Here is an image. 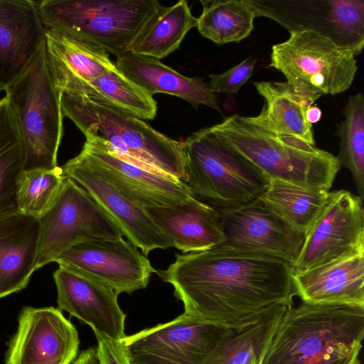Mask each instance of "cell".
<instances>
[{
  "instance_id": "obj_8",
  "label": "cell",
  "mask_w": 364,
  "mask_h": 364,
  "mask_svg": "<svg viewBox=\"0 0 364 364\" xmlns=\"http://www.w3.org/2000/svg\"><path fill=\"white\" fill-rule=\"evenodd\" d=\"M269 68L281 72L296 92L311 95L346 91L355 77V55L314 31L290 32L272 47Z\"/></svg>"
},
{
  "instance_id": "obj_7",
  "label": "cell",
  "mask_w": 364,
  "mask_h": 364,
  "mask_svg": "<svg viewBox=\"0 0 364 364\" xmlns=\"http://www.w3.org/2000/svg\"><path fill=\"white\" fill-rule=\"evenodd\" d=\"M24 144L25 171L58 166L63 135L61 95L43 46L30 68L6 90Z\"/></svg>"
},
{
  "instance_id": "obj_36",
  "label": "cell",
  "mask_w": 364,
  "mask_h": 364,
  "mask_svg": "<svg viewBox=\"0 0 364 364\" xmlns=\"http://www.w3.org/2000/svg\"><path fill=\"white\" fill-rule=\"evenodd\" d=\"M72 364H99L96 348L90 347L82 350Z\"/></svg>"
},
{
  "instance_id": "obj_22",
  "label": "cell",
  "mask_w": 364,
  "mask_h": 364,
  "mask_svg": "<svg viewBox=\"0 0 364 364\" xmlns=\"http://www.w3.org/2000/svg\"><path fill=\"white\" fill-rule=\"evenodd\" d=\"M117 68L129 80L153 96L165 93L190 103L196 109L200 105L221 113L216 95L200 77H186L160 60L127 52L117 57Z\"/></svg>"
},
{
  "instance_id": "obj_16",
  "label": "cell",
  "mask_w": 364,
  "mask_h": 364,
  "mask_svg": "<svg viewBox=\"0 0 364 364\" xmlns=\"http://www.w3.org/2000/svg\"><path fill=\"white\" fill-rule=\"evenodd\" d=\"M80 153L119 192L144 209L172 207L194 198L185 182L151 173L124 161L100 138L86 137Z\"/></svg>"
},
{
  "instance_id": "obj_26",
  "label": "cell",
  "mask_w": 364,
  "mask_h": 364,
  "mask_svg": "<svg viewBox=\"0 0 364 364\" xmlns=\"http://www.w3.org/2000/svg\"><path fill=\"white\" fill-rule=\"evenodd\" d=\"M287 307L278 306L240 329L230 328L203 364H261Z\"/></svg>"
},
{
  "instance_id": "obj_1",
  "label": "cell",
  "mask_w": 364,
  "mask_h": 364,
  "mask_svg": "<svg viewBox=\"0 0 364 364\" xmlns=\"http://www.w3.org/2000/svg\"><path fill=\"white\" fill-rule=\"evenodd\" d=\"M155 273L174 289L183 314L232 329L293 304L292 267L276 258L220 247L176 254Z\"/></svg>"
},
{
  "instance_id": "obj_37",
  "label": "cell",
  "mask_w": 364,
  "mask_h": 364,
  "mask_svg": "<svg viewBox=\"0 0 364 364\" xmlns=\"http://www.w3.org/2000/svg\"><path fill=\"white\" fill-rule=\"evenodd\" d=\"M322 116V112L319 107L315 105L309 107L306 113L307 121L311 124H315L320 121Z\"/></svg>"
},
{
  "instance_id": "obj_15",
  "label": "cell",
  "mask_w": 364,
  "mask_h": 364,
  "mask_svg": "<svg viewBox=\"0 0 364 364\" xmlns=\"http://www.w3.org/2000/svg\"><path fill=\"white\" fill-rule=\"evenodd\" d=\"M79 345L77 330L58 308L23 306L5 364H70Z\"/></svg>"
},
{
  "instance_id": "obj_12",
  "label": "cell",
  "mask_w": 364,
  "mask_h": 364,
  "mask_svg": "<svg viewBox=\"0 0 364 364\" xmlns=\"http://www.w3.org/2000/svg\"><path fill=\"white\" fill-rule=\"evenodd\" d=\"M229 329L183 314L122 340L131 364H203Z\"/></svg>"
},
{
  "instance_id": "obj_38",
  "label": "cell",
  "mask_w": 364,
  "mask_h": 364,
  "mask_svg": "<svg viewBox=\"0 0 364 364\" xmlns=\"http://www.w3.org/2000/svg\"><path fill=\"white\" fill-rule=\"evenodd\" d=\"M354 364H362L360 360L358 358Z\"/></svg>"
},
{
  "instance_id": "obj_5",
  "label": "cell",
  "mask_w": 364,
  "mask_h": 364,
  "mask_svg": "<svg viewBox=\"0 0 364 364\" xmlns=\"http://www.w3.org/2000/svg\"><path fill=\"white\" fill-rule=\"evenodd\" d=\"M42 23L117 57L129 51L145 26L161 8L157 0L37 1Z\"/></svg>"
},
{
  "instance_id": "obj_21",
  "label": "cell",
  "mask_w": 364,
  "mask_h": 364,
  "mask_svg": "<svg viewBox=\"0 0 364 364\" xmlns=\"http://www.w3.org/2000/svg\"><path fill=\"white\" fill-rule=\"evenodd\" d=\"M173 242V247L189 253L201 252L224 242L222 221L217 210L195 198L172 207L144 209Z\"/></svg>"
},
{
  "instance_id": "obj_29",
  "label": "cell",
  "mask_w": 364,
  "mask_h": 364,
  "mask_svg": "<svg viewBox=\"0 0 364 364\" xmlns=\"http://www.w3.org/2000/svg\"><path fill=\"white\" fill-rule=\"evenodd\" d=\"M25 149L8 96L0 100V219L18 213L17 193Z\"/></svg>"
},
{
  "instance_id": "obj_2",
  "label": "cell",
  "mask_w": 364,
  "mask_h": 364,
  "mask_svg": "<svg viewBox=\"0 0 364 364\" xmlns=\"http://www.w3.org/2000/svg\"><path fill=\"white\" fill-rule=\"evenodd\" d=\"M364 308L301 301L287 306L261 364H354Z\"/></svg>"
},
{
  "instance_id": "obj_23",
  "label": "cell",
  "mask_w": 364,
  "mask_h": 364,
  "mask_svg": "<svg viewBox=\"0 0 364 364\" xmlns=\"http://www.w3.org/2000/svg\"><path fill=\"white\" fill-rule=\"evenodd\" d=\"M40 220L22 213L0 219V299L26 287L36 270Z\"/></svg>"
},
{
  "instance_id": "obj_17",
  "label": "cell",
  "mask_w": 364,
  "mask_h": 364,
  "mask_svg": "<svg viewBox=\"0 0 364 364\" xmlns=\"http://www.w3.org/2000/svg\"><path fill=\"white\" fill-rule=\"evenodd\" d=\"M63 174L82 187L116 223L123 235L144 255L173 247V242L145 210L131 202L103 178L80 152L62 167Z\"/></svg>"
},
{
  "instance_id": "obj_34",
  "label": "cell",
  "mask_w": 364,
  "mask_h": 364,
  "mask_svg": "<svg viewBox=\"0 0 364 364\" xmlns=\"http://www.w3.org/2000/svg\"><path fill=\"white\" fill-rule=\"evenodd\" d=\"M256 62V58L248 57L224 73L210 75L208 87L215 94L237 93L252 75Z\"/></svg>"
},
{
  "instance_id": "obj_6",
  "label": "cell",
  "mask_w": 364,
  "mask_h": 364,
  "mask_svg": "<svg viewBox=\"0 0 364 364\" xmlns=\"http://www.w3.org/2000/svg\"><path fill=\"white\" fill-rule=\"evenodd\" d=\"M192 196L217 210L234 209L259 198L269 178L211 133L208 127L181 141Z\"/></svg>"
},
{
  "instance_id": "obj_28",
  "label": "cell",
  "mask_w": 364,
  "mask_h": 364,
  "mask_svg": "<svg viewBox=\"0 0 364 364\" xmlns=\"http://www.w3.org/2000/svg\"><path fill=\"white\" fill-rule=\"evenodd\" d=\"M63 95L105 103L142 120L153 119L157 113V103L153 96L129 80L116 65L95 80Z\"/></svg>"
},
{
  "instance_id": "obj_27",
  "label": "cell",
  "mask_w": 364,
  "mask_h": 364,
  "mask_svg": "<svg viewBox=\"0 0 364 364\" xmlns=\"http://www.w3.org/2000/svg\"><path fill=\"white\" fill-rule=\"evenodd\" d=\"M196 24L197 18L192 14L186 0L162 6L134 40L129 52L163 59L180 47Z\"/></svg>"
},
{
  "instance_id": "obj_3",
  "label": "cell",
  "mask_w": 364,
  "mask_h": 364,
  "mask_svg": "<svg viewBox=\"0 0 364 364\" xmlns=\"http://www.w3.org/2000/svg\"><path fill=\"white\" fill-rule=\"evenodd\" d=\"M63 114L85 137L101 139L116 156L151 173L170 179L187 180L181 141L119 109L85 97L62 95Z\"/></svg>"
},
{
  "instance_id": "obj_19",
  "label": "cell",
  "mask_w": 364,
  "mask_h": 364,
  "mask_svg": "<svg viewBox=\"0 0 364 364\" xmlns=\"http://www.w3.org/2000/svg\"><path fill=\"white\" fill-rule=\"evenodd\" d=\"M46 29L31 0H0V92L30 68L45 44Z\"/></svg>"
},
{
  "instance_id": "obj_18",
  "label": "cell",
  "mask_w": 364,
  "mask_h": 364,
  "mask_svg": "<svg viewBox=\"0 0 364 364\" xmlns=\"http://www.w3.org/2000/svg\"><path fill=\"white\" fill-rule=\"evenodd\" d=\"M53 278L60 310L89 325L96 337L122 340L126 336V314L119 306L114 291L60 265Z\"/></svg>"
},
{
  "instance_id": "obj_24",
  "label": "cell",
  "mask_w": 364,
  "mask_h": 364,
  "mask_svg": "<svg viewBox=\"0 0 364 364\" xmlns=\"http://www.w3.org/2000/svg\"><path fill=\"white\" fill-rule=\"evenodd\" d=\"M45 46L48 68L60 95L115 66L104 50L54 31L46 30Z\"/></svg>"
},
{
  "instance_id": "obj_31",
  "label": "cell",
  "mask_w": 364,
  "mask_h": 364,
  "mask_svg": "<svg viewBox=\"0 0 364 364\" xmlns=\"http://www.w3.org/2000/svg\"><path fill=\"white\" fill-rule=\"evenodd\" d=\"M203 11L197 18L199 33L213 43H238L255 28V14L249 0H200Z\"/></svg>"
},
{
  "instance_id": "obj_13",
  "label": "cell",
  "mask_w": 364,
  "mask_h": 364,
  "mask_svg": "<svg viewBox=\"0 0 364 364\" xmlns=\"http://www.w3.org/2000/svg\"><path fill=\"white\" fill-rule=\"evenodd\" d=\"M218 212L225 240L217 247L276 258L293 267L305 233L292 228L260 198L240 207Z\"/></svg>"
},
{
  "instance_id": "obj_30",
  "label": "cell",
  "mask_w": 364,
  "mask_h": 364,
  "mask_svg": "<svg viewBox=\"0 0 364 364\" xmlns=\"http://www.w3.org/2000/svg\"><path fill=\"white\" fill-rule=\"evenodd\" d=\"M328 190L269 178L262 200L289 225L305 233L325 207Z\"/></svg>"
},
{
  "instance_id": "obj_32",
  "label": "cell",
  "mask_w": 364,
  "mask_h": 364,
  "mask_svg": "<svg viewBox=\"0 0 364 364\" xmlns=\"http://www.w3.org/2000/svg\"><path fill=\"white\" fill-rule=\"evenodd\" d=\"M344 119L338 125L339 164L350 172L358 195L364 199V97L350 96L343 109Z\"/></svg>"
},
{
  "instance_id": "obj_4",
  "label": "cell",
  "mask_w": 364,
  "mask_h": 364,
  "mask_svg": "<svg viewBox=\"0 0 364 364\" xmlns=\"http://www.w3.org/2000/svg\"><path fill=\"white\" fill-rule=\"evenodd\" d=\"M208 128L269 178L329 191L341 168L331 153L263 129L237 114Z\"/></svg>"
},
{
  "instance_id": "obj_20",
  "label": "cell",
  "mask_w": 364,
  "mask_h": 364,
  "mask_svg": "<svg viewBox=\"0 0 364 364\" xmlns=\"http://www.w3.org/2000/svg\"><path fill=\"white\" fill-rule=\"evenodd\" d=\"M291 279L302 301L364 308V252L292 274Z\"/></svg>"
},
{
  "instance_id": "obj_35",
  "label": "cell",
  "mask_w": 364,
  "mask_h": 364,
  "mask_svg": "<svg viewBox=\"0 0 364 364\" xmlns=\"http://www.w3.org/2000/svg\"><path fill=\"white\" fill-rule=\"evenodd\" d=\"M99 364H131L123 340L96 337Z\"/></svg>"
},
{
  "instance_id": "obj_10",
  "label": "cell",
  "mask_w": 364,
  "mask_h": 364,
  "mask_svg": "<svg viewBox=\"0 0 364 364\" xmlns=\"http://www.w3.org/2000/svg\"><path fill=\"white\" fill-rule=\"evenodd\" d=\"M256 17L290 32L314 31L356 55L364 46L363 0H249Z\"/></svg>"
},
{
  "instance_id": "obj_11",
  "label": "cell",
  "mask_w": 364,
  "mask_h": 364,
  "mask_svg": "<svg viewBox=\"0 0 364 364\" xmlns=\"http://www.w3.org/2000/svg\"><path fill=\"white\" fill-rule=\"evenodd\" d=\"M363 252V199L347 190L332 191L323 210L305 232L292 274Z\"/></svg>"
},
{
  "instance_id": "obj_9",
  "label": "cell",
  "mask_w": 364,
  "mask_h": 364,
  "mask_svg": "<svg viewBox=\"0 0 364 364\" xmlns=\"http://www.w3.org/2000/svg\"><path fill=\"white\" fill-rule=\"evenodd\" d=\"M39 220L36 270L55 262L77 244L124 236L119 227L94 198L68 177L55 203Z\"/></svg>"
},
{
  "instance_id": "obj_25",
  "label": "cell",
  "mask_w": 364,
  "mask_h": 364,
  "mask_svg": "<svg viewBox=\"0 0 364 364\" xmlns=\"http://www.w3.org/2000/svg\"><path fill=\"white\" fill-rule=\"evenodd\" d=\"M253 85L264 103L257 116H245L249 122L315 145L312 124L307 121L306 113L321 95L298 92L287 82L259 81Z\"/></svg>"
},
{
  "instance_id": "obj_14",
  "label": "cell",
  "mask_w": 364,
  "mask_h": 364,
  "mask_svg": "<svg viewBox=\"0 0 364 364\" xmlns=\"http://www.w3.org/2000/svg\"><path fill=\"white\" fill-rule=\"evenodd\" d=\"M55 262L101 283L117 294L146 288L156 270L138 247L123 237L77 244Z\"/></svg>"
},
{
  "instance_id": "obj_33",
  "label": "cell",
  "mask_w": 364,
  "mask_h": 364,
  "mask_svg": "<svg viewBox=\"0 0 364 364\" xmlns=\"http://www.w3.org/2000/svg\"><path fill=\"white\" fill-rule=\"evenodd\" d=\"M65 178L59 166L24 171L17 193L18 213L41 218L55 203Z\"/></svg>"
}]
</instances>
